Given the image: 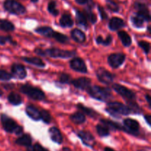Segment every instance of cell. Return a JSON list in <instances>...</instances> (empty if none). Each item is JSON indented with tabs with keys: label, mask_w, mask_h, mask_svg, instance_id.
<instances>
[{
	"label": "cell",
	"mask_w": 151,
	"mask_h": 151,
	"mask_svg": "<svg viewBox=\"0 0 151 151\" xmlns=\"http://www.w3.org/2000/svg\"><path fill=\"white\" fill-rule=\"evenodd\" d=\"M34 52L38 55L39 57H50L52 58H62V59H69L72 58L77 55L75 50H61L55 47H51V48L43 49L36 47L34 50Z\"/></svg>",
	"instance_id": "1"
},
{
	"label": "cell",
	"mask_w": 151,
	"mask_h": 151,
	"mask_svg": "<svg viewBox=\"0 0 151 151\" xmlns=\"http://www.w3.org/2000/svg\"><path fill=\"white\" fill-rule=\"evenodd\" d=\"M0 121L3 130L5 132L11 134H16L17 136H20L24 133L23 126L18 124L16 121H15L13 118L9 116L6 114H1Z\"/></svg>",
	"instance_id": "2"
},
{
	"label": "cell",
	"mask_w": 151,
	"mask_h": 151,
	"mask_svg": "<svg viewBox=\"0 0 151 151\" xmlns=\"http://www.w3.org/2000/svg\"><path fill=\"white\" fill-rule=\"evenodd\" d=\"M86 91L91 98L100 102H107L112 97L111 90L109 87L91 86Z\"/></svg>",
	"instance_id": "3"
},
{
	"label": "cell",
	"mask_w": 151,
	"mask_h": 151,
	"mask_svg": "<svg viewBox=\"0 0 151 151\" xmlns=\"http://www.w3.org/2000/svg\"><path fill=\"white\" fill-rule=\"evenodd\" d=\"M105 111L109 115L116 118H119L121 116H128L131 114L128 106L117 101H111L108 103Z\"/></svg>",
	"instance_id": "4"
},
{
	"label": "cell",
	"mask_w": 151,
	"mask_h": 151,
	"mask_svg": "<svg viewBox=\"0 0 151 151\" xmlns=\"http://www.w3.org/2000/svg\"><path fill=\"white\" fill-rule=\"evenodd\" d=\"M19 91L22 94L27 96L31 100H37V101H43L46 99V94L43 90L40 88L33 86L30 84H22L19 87Z\"/></svg>",
	"instance_id": "5"
},
{
	"label": "cell",
	"mask_w": 151,
	"mask_h": 151,
	"mask_svg": "<svg viewBox=\"0 0 151 151\" xmlns=\"http://www.w3.org/2000/svg\"><path fill=\"white\" fill-rule=\"evenodd\" d=\"M3 8L6 12L15 16H22L27 13V8L17 0H4Z\"/></svg>",
	"instance_id": "6"
},
{
	"label": "cell",
	"mask_w": 151,
	"mask_h": 151,
	"mask_svg": "<svg viewBox=\"0 0 151 151\" xmlns=\"http://www.w3.org/2000/svg\"><path fill=\"white\" fill-rule=\"evenodd\" d=\"M112 88L115 92L120 95L125 101L136 100V99H137L136 93L130 88H127L125 86H122L119 83H114L112 85Z\"/></svg>",
	"instance_id": "7"
},
{
	"label": "cell",
	"mask_w": 151,
	"mask_h": 151,
	"mask_svg": "<svg viewBox=\"0 0 151 151\" xmlns=\"http://www.w3.org/2000/svg\"><path fill=\"white\" fill-rule=\"evenodd\" d=\"M123 132L127 133L130 135L137 137L139 134L140 125L137 120L131 118H126L123 120Z\"/></svg>",
	"instance_id": "8"
},
{
	"label": "cell",
	"mask_w": 151,
	"mask_h": 151,
	"mask_svg": "<svg viewBox=\"0 0 151 151\" xmlns=\"http://www.w3.org/2000/svg\"><path fill=\"white\" fill-rule=\"evenodd\" d=\"M126 60V55L122 52L111 53L108 56L107 61L112 69H116L122 66Z\"/></svg>",
	"instance_id": "9"
},
{
	"label": "cell",
	"mask_w": 151,
	"mask_h": 151,
	"mask_svg": "<svg viewBox=\"0 0 151 151\" xmlns=\"http://www.w3.org/2000/svg\"><path fill=\"white\" fill-rule=\"evenodd\" d=\"M76 135L81 140L83 144L85 146H86V147L93 149L94 146L96 145V143L97 142H96L95 137L89 131H85V130H81V131H78L76 133Z\"/></svg>",
	"instance_id": "10"
},
{
	"label": "cell",
	"mask_w": 151,
	"mask_h": 151,
	"mask_svg": "<svg viewBox=\"0 0 151 151\" xmlns=\"http://www.w3.org/2000/svg\"><path fill=\"white\" fill-rule=\"evenodd\" d=\"M95 73L98 81L106 85L111 84L115 79V75L103 67L98 68Z\"/></svg>",
	"instance_id": "11"
},
{
	"label": "cell",
	"mask_w": 151,
	"mask_h": 151,
	"mask_svg": "<svg viewBox=\"0 0 151 151\" xmlns=\"http://www.w3.org/2000/svg\"><path fill=\"white\" fill-rule=\"evenodd\" d=\"M69 67L73 71L79 73H88V68L85 60L80 57H73L69 61Z\"/></svg>",
	"instance_id": "12"
},
{
	"label": "cell",
	"mask_w": 151,
	"mask_h": 151,
	"mask_svg": "<svg viewBox=\"0 0 151 151\" xmlns=\"http://www.w3.org/2000/svg\"><path fill=\"white\" fill-rule=\"evenodd\" d=\"M10 71H11L13 78H16L18 80H24L27 76V72L26 68L22 63H13L10 67Z\"/></svg>",
	"instance_id": "13"
},
{
	"label": "cell",
	"mask_w": 151,
	"mask_h": 151,
	"mask_svg": "<svg viewBox=\"0 0 151 151\" xmlns=\"http://www.w3.org/2000/svg\"><path fill=\"white\" fill-rule=\"evenodd\" d=\"M71 84L78 89L86 91L88 87L91 86V80L86 77H81L76 79H72Z\"/></svg>",
	"instance_id": "14"
},
{
	"label": "cell",
	"mask_w": 151,
	"mask_h": 151,
	"mask_svg": "<svg viewBox=\"0 0 151 151\" xmlns=\"http://www.w3.org/2000/svg\"><path fill=\"white\" fill-rule=\"evenodd\" d=\"M75 23L79 27L83 28L85 30L88 28V22L83 11L75 9Z\"/></svg>",
	"instance_id": "15"
},
{
	"label": "cell",
	"mask_w": 151,
	"mask_h": 151,
	"mask_svg": "<svg viewBox=\"0 0 151 151\" xmlns=\"http://www.w3.org/2000/svg\"><path fill=\"white\" fill-rule=\"evenodd\" d=\"M48 133L50 134V139L53 142L56 143L58 145H61L63 142V137L61 134V131H60L58 128L55 126H52L49 128Z\"/></svg>",
	"instance_id": "16"
},
{
	"label": "cell",
	"mask_w": 151,
	"mask_h": 151,
	"mask_svg": "<svg viewBox=\"0 0 151 151\" xmlns=\"http://www.w3.org/2000/svg\"><path fill=\"white\" fill-rule=\"evenodd\" d=\"M25 113L29 119L34 121L41 120V111L33 105H28L25 108Z\"/></svg>",
	"instance_id": "17"
},
{
	"label": "cell",
	"mask_w": 151,
	"mask_h": 151,
	"mask_svg": "<svg viewBox=\"0 0 151 151\" xmlns=\"http://www.w3.org/2000/svg\"><path fill=\"white\" fill-rule=\"evenodd\" d=\"M109 29L111 31H118L125 27V22L122 19L114 16L109 22Z\"/></svg>",
	"instance_id": "18"
},
{
	"label": "cell",
	"mask_w": 151,
	"mask_h": 151,
	"mask_svg": "<svg viewBox=\"0 0 151 151\" xmlns=\"http://www.w3.org/2000/svg\"><path fill=\"white\" fill-rule=\"evenodd\" d=\"M32 137L29 134H22L15 140V144L19 146L28 147L32 145Z\"/></svg>",
	"instance_id": "19"
},
{
	"label": "cell",
	"mask_w": 151,
	"mask_h": 151,
	"mask_svg": "<svg viewBox=\"0 0 151 151\" xmlns=\"http://www.w3.org/2000/svg\"><path fill=\"white\" fill-rule=\"evenodd\" d=\"M21 60H23L25 63L28 64L32 65L34 66H36L38 68H45L46 63L44 60L39 57H22Z\"/></svg>",
	"instance_id": "20"
},
{
	"label": "cell",
	"mask_w": 151,
	"mask_h": 151,
	"mask_svg": "<svg viewBox=\"0 0 151 151\" xmlns=\"http://www.w3.org/2000/svg\"><path fill=\"white\" fill-rule=\"evenodd\" d=\"M59 24L63 28L72 27L75 24V21L69 13H63L59 19Z\"/></svg>",
	"instance_id": "21"
},
{
	"label": "cell",
	"mask_w": 151,
	"mask_h": 151,
	"mask_svg": "<svg viewBox=\"0 0 151 151\" xmlns=\"http://www.w3.org/2000/svg\"><path fill=\"white\" fill-rule=\"evenodd\" d=\"M70 35L72 40H74L75 42L78 43V44H83L86 40V36L83 31L78 28H75L72 29L70 32Z\"/></svg>",
	"instance_id": "22"
},
{
	"label": "cell",
	"mask_w": 151,
	"mask_h": 151,
	"mask_svg": "<svg viewBox=\"0 0 151 151\" xmlns=\"http://www.w3.org/2000/svg\"><path fill=\"white\" fill-rule=\"evenodd\" d=\"M100 122L106 125L110 131H124L123 125H120V124L117 123L116 122H114L112 120H110V119H103H103H100Z\"/></svg>",
	"instance_id": "23"
},
{
	"label": "cell",
	"mask_w": 151,
	"mask_h": 151,
	"mask_svg": "<svg viewBox=\"0 0 151 151\" xmlns=\"http://www.w3.org/2000/svg\"><path fill=\"white\" fill-rule=\"evenodd\" d=\"M34 31H35L36 33L49 38H52V35L55 32L54 29H53L51 27L49 26L37 27L34 29Z\"/></svg>",
	"instance_id": "24"
},
{
	"label": "cell",
	"mask_w": 151,
	"mask_h": 151,
	"mask_svg": "<svg viewBox=\"0 0 151 151\" xmlns=\"http://www.w3.org/2000/svg\"><path fill=\"white\" fill-rule=\"evenodd\" d=\"M76 108L78 109V111H81L82 113H83L84 114L86 115V116H89L90 118H94L96 119L97 117V116L99 115V114L94 109H91V108H88L87 106H85L82 103H78V105L76 106Z\"/></svg>",
	"instance_id": "25"
},
{
	"label": "cell",
	"mask_w": 151,
	"mask_h": 151,
	"mask_svg": "<svg viewBox=\"0 0 151 151\" xmlns=\"http://www.w3.org/2000/svg\"><path fill=\"white\" fill-rule=\"evenodd\" d=\"M117 35L120 40L121 43L125 47H129L132 44V38L131 35L125 30L118 31Z\"/></svg>",
	"instance_id": "26"
},
{
	"label": "cell",
	"mask_w": 151,
	"mask_h": 151,
	"mask_svg": "<svg viewBox=\"0 0 151 151\" xmlns=\"http://www.w3.org/2000/svg\"><path fill=\"white\" fill-rule=\"evenodd\" d=\"M7 99L8 103L14 106H19L23 103V99H22V96L19 93L13 92V91L10 92L7 95Z\"/></svg>",
	"instance_id": "27"
},
{
	"label": "cell",
	"mask_w": 151,
	"mask_h": 151,
	"mask_svg": "<svg viewBox=\"0 0 151 151\" xmlns=\"http://www.w3.org/2000/svg\"><path fill=\"white\" fill-rule=\"evenodd\" d=\"M69 119L72 121L73 123L77 124V125H81V124H83L84 122L86 121V115L81 111H78L75 112L72 114L70 115Z\"/></svg>",
	"instance_id": "28"
},
{
	"label": "cell",
	"mask_w": 151,
	"mask_h": 151,
	"mask_svg": "<svg viewBox=\"0 0 151 151\" xmlns=\"http://www.w3.org/2000/svg\"><path fill=\"white\" fill-rule=\"evenodd\" d=\"M16 29L14 24L7 19H0V30L4 32H13Z\"/></svg>",
	"instance_id": "29"
},
{
	"label": "cell",
	"mask_w": 151,
	"mask_h": 151,
	"mask_svg": "<svg viewBox=\"0 0 151 151\" xmlns=\"http://www.w3.org/2000/svg\"><path fill=\"white\" fill-rule=\"evenodd\" d=\"M96 44L97 45H103L104 47H109L112 44L113 41V36L111 34H109L106 38H103L102 35H97L95 38Z\"/></svg>",
	"instance_id": "30"
},
{
	"label": "cell",
	"mask_w": 151,
	"mask_h": 151,
	"mask_svg": "<svg viewBox=\"0 0 151 151\" xmlns=\"http://www.w3.org/2000/svg\"><path fill=\"white\" fill-rule=\"evenodd\" d=\"M126 106L129 109L131 114H140L142 113V109L138 103L136 102V100H128L126 101Z\"/></svg>",
	"instance_id": "31"
},
{
	"label": "cell",
	"mask_w": 151,
	"mask_h": 151,
	"mask_svg": "<svg viewBox=\"0 0 151 151\" xmlns=\"http://www.w3.org/2000/svg\"><path fill=\"white\" fill-rule=\"evenodd\" d=\"M96 131L100 137H107L110 136V130L102 123H99L96 125Z\"/></svg>",
	"instance_id": "32"
},
{
	"label": "cell",
	"mask_w": 151,
	"mask_h": 151,
	"mask_svg": "<svg viewBox=\"0 0 151 151\" xmlns=\"http://www.w3.org/2000/svg\"><path fill=\"white\" fill-rule=\"evenodd\" d=\"M47 10L54 17H56L59 15L60 11L57 8V1L55 0H50L47 4Z\"/></svg>",
	"instance_id": "33"
},
{
	"label": "cell",
	"mask_w": 151,
	"mask_h": 151,
	"mask_svg": "<svg viewBox=\"0 0 151 151\" xmlns=\"http://www.w3.org/2000/svg\"><path fill=\"white\" fill-rule=\"evenodd\" d=\"M52 38H54L57 42L63 44H67L69 41V38L67 35L60 32H58V31H55L52 35Z\"/></svg>",
	"instance_id": "34"
},
{
	"label": "cell",
	"mask_w": 151,
	"mask_h": 151,
	"mask_svg": "<svg viewBox=\"0 0 151 151\" xmlns=\"http://www.w3.org/2000/svg\"><path fill=\"white\" fill-rule=\"evenodd\" d=\"M131 22L133 26L135 28H137V29L142 28L144 27L145 23V22L143 19H142L141 18L137 16L135 13L131 16Z\"/></svg>",
	"instance_id": "35"
},
{
	"label": "cell",
	"mask_w": 151,
	"mask_h": 151,
	"mask_svg": "<svg viewBox=\"0 0 151 151\" xmlns=\"http://www.w3.org/2000/svg\"><path fill=\"white\" fill-rule=\"evenodd\" d=\"M92 10L93 9H89L86 7V8L84 9V10H83V11L85 13L88 22H90L91 24H96V22H97V16H96L95 13L93 12Z\"/></svg>",
	"instance_id": "36"
},
{
	"label": "cell",
	"mask_w": 151,
	"mask_h": 151,
	"mask_svg": "<svg viewBox=\"0 0 151 151\" xmlns=\"http://www.w3.org/2000/svg\"><path fill=\"white\" fill-rule=\"evenodd\" d=\"M106 4L107 8L112 13H119L120 10V6L114 0H106Z\"/></svg>",
	"instance_id": "37"
},
{
	"label": "cell",
	"mask_w": 151,
	"mask_h": 151,
	"mask_svg": "<svg viewBox=\"0 0 151 151\" xmlns=\"http://www.w3.org/2000/svg\"><path fill=\"white\" fill-rule=\"evenodd\" d=\"M7 43H9L13 46L17 45V42L13 40V37L10 35H0V46H4Z\"/></svg>",
	"instance_id": "38"
},
{
	"label": "cell",
	"mask_w": 151,
	"mask_h": 151,
	"mask_svg": "<svg viewBox=\"0 0 151 151\" xmlns=\"http://www.w3.org/2000/svg\"><path fill=\"white\" fill-rule=\"evenodd\" d=\"M41 120L44 123L49 125L52 121V116L51 114L47 110H43L41 111Z\"/></svg>",
	"instance_id": "39"
},
{
	"label": "cell",
	"mask_w": 151,
	"mask_h": 151,
	"mask_svg": "<svg viewBox=\"0 0 151 151\" xmlns=\"http://www.w3.org/2000/svg\"><path fill=\"white\" fill-rule=\"evenodd\" d=\"M75 1L78 4L86 6V7L89 9H93L96 5L94 0H75Z\"/></svg>",
	"instance_id": "40"
},
{
	"label": "cell",
	"mask_w": 151,
	"mask_h": 151,
	"mask_svg": "<svg viewBox=\"0 0 151 151\" xmlns=\"http://www.w3.org/2000/svg\"><path fill=\"white\" fill-rule=\"evenodd\" d=\"M72 78L67 73H61L58 78V82L61 84H71Z\"/></svg>",
	"instance_id": "41"
},
{
	"label": "cell",
	"mask_w": 151,
	"mask_h": 151,
	"mask_svg": "<svg viewBox=\"0 0 151 151\" xmlns=\"http://www.w3.org/2000/svg\"><path fill=\"white\" fill-rule=\"evenodd\" d=\"M137 44H138L139 47H140L146 55H148L149 53H150V42L146 41H139L137 42Z\"/></svg>",
	"instance_id": "42"
},
{
	"label": "cell",
	"mask_w": 151,
	"mask_h": 151,
	"mask_svg": "<svg viewBox=\"0 0 151 151\" xmlns=\"http://www.w3.org/2000/svg\"><path fill=\"white\" fill-rule=\"evenodd\" d=\"M12 78H13L11 73L4 70V69H0V81L7 82V81H10Z\"/></svg>",
	"instance_id": "43"
},
{
	"label": "cell",
	"mask_w": 151,
	"mask_h": 151,
	"mask_svg": "<svg viewBox=\"0 0 151 151\" xmlns=\"http://www.w3.org/2000/svg\"><path fill=\"white\" fill-rule=\"evenodd\" d=\"M27 151H50L48 149L43 147L39 143H35L33 145H30L29 147H27Z\"/></svg>",
	"instance_id": "44"
},
{
	"label": "cell",
	"mask_w": 151,
	"mask_h": 151,
	"mask_svg": "<svg viewBox=\"0 0 151 151\" xmlns=\"http://www.w3.org/2000/svg\"><path fill=\"white\" fill-rule=\"evenodd\" d=\"M97 10H98L99 15H100L101 20H106V19H109V15L106 13V10L103 6H101L100 4H97Z\"/></svg>",
	"instance_id": "45"
},
{
	"label": "cell",
	"mask_w": 151,
	"mask_h": 151,
	"mask_svg": "<svg viewBox=\"0 0 151 151\" xmlns=\"http://www.w3.org/2000/svg\"><path fill=\"white\" fill-rule=\"evenodd\" d=\"M144 118H145V120L146 121V122H147V125H148L149 126H150V125H151V116H150V114H145L144 116Z\"/></svg>",
	"instance_id": "46"
},
{
	"label": "cell",
	"mask_w": 151,
	"mask_h": 151,
	"mask_svg": "<svg viewBox=\"0 0 151 151\" xmlns=\"http://www.w3.org/2000/svg\"><path fill=\"white\" fill-rule=\"evenodd\" d=\"M145 100H146V101L147 102V103H148L149 107L150 108V106H151V97H150V94H146V95H145Z\"/></svg>",
	"instance_id": "47"
},
{
	"label": "cell",
	"mask_w": 151,
	"mask_h": 151,
	"mask_svg": "<svg viewBox=\"0 0 151 151\" xmlns=\"http://www.w3.org/2000/svg\"><path fill=\"white\" fill-rule=\"evenodd\" d=\"M103 151H116V150L110 147H104V150H103Z\"/></svg>",
	"instance_id": "48"
},
{
	"label": "cell",
	"mask_w": 151,
	"mask_h": 151,
	"mask_svg": "<svg viewBox=\"0 0 151 151\" xmlns=\"http://www.w3.org/2000/svg\"><path fill=\"white\" fill-rule=\"evenodd\" d=\"M62 151H72L71 150L69 147H63V148H62Z\"/></svg>",
	"instance_id": "49"
},
{
	"label": "cell",
	"mask_w": 151,
	"mask_h": 151,
	"mask_svg": "<svg viewBox=\"0 0 151 151\" xmlns=\"http://www.w3.org/2000/svg\"><path fill=\"white\" fill-rule=\"evenodd\" d=\"M38 1H39V0H30L31 2L33 3V4H36V3L38 2Z\"/></svg>",
	"instance_id": "50"
},
{
	"label": "cell",
	"mask_w": 151,
	"mask_h": 151,
	"mask_svg": "<svg viewBox=\"0 0 151 151\" xmlns=\"http://www.w3.org/2000/svg\"><path fill=\"white\" fill-rule=\"evenodd\" d=\"M137 151H150L148 149H145V148H143V149H139V150H137Z\"/></svg>",
	"instance_id": "51"
},
{
	"label": "cell",
	"mask_w": 151,
	"mask_h": 151,
	"mask_svg": "<svg viewBox=\"0 0 151 151\" xmlns=\"http://www.w3.org/2000/svg\"><path fill=\"white\" fill-rule=\"evenodd\" d=\"M147 31H148V32L149 33H150V25H147Z\"/></svg>",
	"instance_id": "52"
},
{
	"label": "cell",
	"mask_w": 151,
	"mask_h": 151,
	"mask_svg": "<svg viewBox=\"0 0 151 151\" xmlns=\"http://www.w3.org/2000/svg\"><path fill=\"white\" fill-rule=\"evenodd\" d=\"M2 95H3V91L0 88V97H1Z\"/></svg>",
	"instance_id": "53"
}]
</instances>
